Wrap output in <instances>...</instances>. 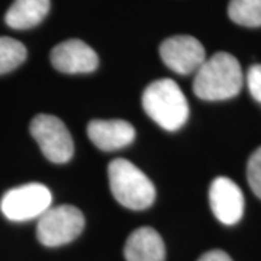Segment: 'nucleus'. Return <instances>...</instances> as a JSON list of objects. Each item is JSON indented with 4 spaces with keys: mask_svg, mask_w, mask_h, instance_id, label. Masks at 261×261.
<instances>
[{
    "mask_svg": "<svg viewBox=\"0 0 261 261\" xmlns=\"http://www.w3.org/2000/svg\"><path fill=\"white\" fill-rule=\"evenodd\" d=\"M84 225V215L75 206L48 207L38 219L37 238L45 247L65 245L83 232Z\"/></svg>",
    "mask_w": 261,
    "mask_h": 261,
    "instance_id": "obj_4",
    "label": "nucleus"
},
{
    "mask_svg": "<svg viewBox=\"0 0 261 261\" xmlns=\"http://www.w3.org/2000/svg\"><path fill=\"white\" fill-rule=\"evenodd\" d=\"M31 135L37 141L45 159L63 164L73 157L74 142L65 123L54 115L39 113L31 121Z\"/></svg>",
    "mask_w": 261,
    "mask_h": 261,
    "instance_id": "obj_5",
    "label": "nucleus"
},
{
    "mask_svg": "<svg viewBox=\"0 0 261 261\" xmlns=\"http://www.w3.org/2000/svg\"><path fill=\"white\" fill-rule=\"evenodd\" d=\"M51 64L65 74L92 73L99 65V57L93 48L80 39H68L51 51Z\"/></svg>",
    "mask_w": 261,
    "mask_h": 261,
    "instance_id": "obj_8",
    "label": "nucleus"
},
{
    "mask_svg": "<svg viewBox=\"0 0 261 261\" xmlns=\"http://www.w3.org/2000/svg\"><path fill=\"white\" fill-rule=\"evenodd\" d=\"M108 176L113 197L122 206L132 211H142L154 203V183L128 160H113L108 167Z\"/></svg>",
    "mask_w": 261,
    "mask_h": 261,
    "instance_id": "obj_3",
    "label": "nucleus"
},
{
    "mask_svg": "<svg viewBox=\"0 0 261 261\" xmlns=\"http://www.w3.org/2000/svg\"><path fill=\"white\" fill-rule=\"evenodd\" d=\"M123 254L126 261H166V245L154 228L142 226L128 237Z\"/></svg>",
    "mask_w": 261,
    "mask_h": 261,
    "instance_id": "obj_11",
    "label": "nucleus"
},
{
    "mask_svg": "<svg viewBox=\"0 0 261 261\" xmlns=\"http://www.w3.org/2000/svg\"><path fill=\"white\" fill-rule=\"evenodd\" d=\"M160 56L170 70L181 75L196 73L207 58L200 41L190 35L167 38L160 45Z\"/></svg>",
    "mask_w": 261,
    "mask_h": 261,
    "instance_id": "obj_7",
    "label": "nucleus"
},
{
    "mask_svg": "<svg viewBox=\"0 0 261 261\" xmlns=\"http://www.w3.org/2000/svg\"><path fill=\"white\" fill-rule=\"evenodd\" d=\"M247 178L254 195L261 199V147L255 149L248 160Z\"/></svg>",
    "mask_w": 261,
    "mask_h": 261,
    "instance_id": "obj_15",
    "label": "nucleus"
},
{
    "mask_svg": "<svg viewBox=\"0 0 261 261\" xmlns=\"http://www.w3.org/2000/svg\"><path fill=\"white\" fill-rule=\"evenodd\" d=\"M228 15L237 25L258 28L261 27V0H231Z\"/></svg>",
    "mask_w": 261,
    "mask_h": 261,
    "instance_id": "obj_13",
    "label": "nucleus"
},
{
    "mask_svg": "<svg viewBox=\"0 0 261 261\" xmlns=\"http://www.w3.org/2000/svg\"><path fill=\"white\" fill-rule=\"evenodd\" d=\"M244 74L238 60L228 53H216L206 58L195 73L193 92L202 100L218 102L240 94Z\"/></svg>",
    "mask_w": 261,
    "mask_h": 261,
    "instance_id": "obj_1",
    "label": "nucleus"
},
{
    "mask_svg": "<svg viewBox=\"0 0 261 261\" xmlns=\"http://www.w3.org/2000/svg\"><path fill=\"white\" fill-rule=\"evenodd\" d=\"M145 113L163 129L177 130L189 119V103L180 86L171 79H160L142 93Z\"/></svg>",
    "mask_w": 261,
    "mask_h": 261,
    "instance_id": "obj_2",
    "label": "nucleus"
},
{
    "mask_svg": "<svg viewBox=\"0 0 261 261\" xmlns=\"http://www.w3.org/2000/svg\"><path fill=\"white\" fill-rule=\"evenodd\" d=\"M87 135L97 148L115 151L129 145L135 138V129L122 119H94L87 125Z\"/></svg>",
    "mask_w": 261,
    "mask_h": 261,
    "instance_id": "obj_10",
    "label": "nucleus"
},
{
    "mask_svg": "<svg viewBox=\"0 0 261 261\" xmlns=\"http://www.w3.org/2000/svg\"><path fill=\"white\" fill-rule=\"evenodd\" d=\"M25 45L9 37H0V74H6L18 68L27 60Z\"/></svg>",
    "mask_w": 261,
    "mask_h": 261,
    "instance_id": "obj_14",
    "label": "nucleus"
},
{
    "mask_svg": "<svg viewBox=\"0 0 261 261\" xmlns=\"http://www.w3.org/2000/svg\"><path fill=\"white\" fill-rule=\"evenodd\" d=\"M49 8V0H15L6 12L5 22L12 29H31L45 19Z\"/></svg>",
    "mask_w": 261,
    "mask_h": 261,
    "instance_id": "obj_12",
    "label": "nucleus"
},
{
    "mask_svg": "<svg viewBox=\"0 0 261 261\" xmlns=\"http://www.w3.org/2000/svg\"><path fill=\"white\" fill-rule=\"evenodd\" d=\"M247 86L251 96L261 103V64H254L247 71Z\"/></svg>",
    "mask_w": 261,
    "mask_h": 261,
    "instance_id": "obj_16",
    "label": "nucleus"
},
{
    "mask_svg": "<svg viewBox=\"0 0 261 261\" xmlns=\"http://www.w3.org/2000/svg\"><path fill=\"white\" fill-rule=\"evenodd\" d=\"M197 261H232V258L221 250H212V251L205 252Z\"/></svg>",
    "mask_w": 261,
    "mask_h": 261,
    "instance_id": "obj_17",
    "label": "nucleus"
},
{
    "mask_svg": "<svg viewBox=\"0 0 261 261\" xmlns=\"http://www.w3.org/2000/svg\"><path fill=\"white\" fill-rule=\"evenodd\" d=\"M209 203L216 219L222 224L235 225L243 218V190L231 178H215L209 189Z\"/></svg>",
    "mask_w": 261,
    "mask_h": 261,
    "instance_id": "obj_9",
    "label": "nucleus"
},
{
    "mask_svg": "<svg viewBox=\"0 0 261 261\" xmlns=\"http://www.w3.org/2000/svg\"><path fill=\"white\" fill-rule=\"evenodd\" d=\"M53 195L41 183H28L13 187L0 200V211L9 221L23 222L39 218L51 207Z\"/></svg>",
    "mask_w": 261,
    "mask_h": 261,
    "instance_id": "obj_6",
    "label": "nucleus"
}]
</instances>
